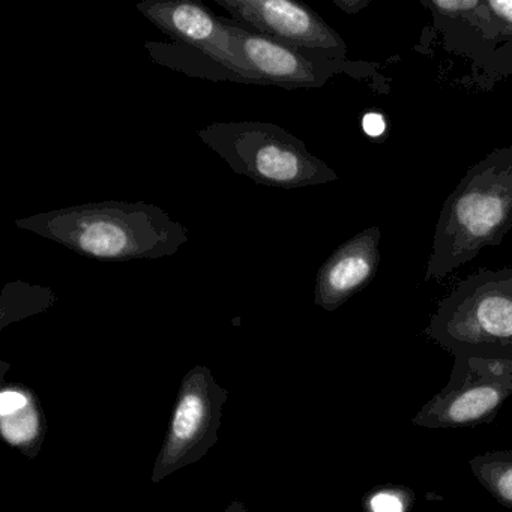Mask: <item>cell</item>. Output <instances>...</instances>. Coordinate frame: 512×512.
<instances>
[{"label":"cell","instance_id":"cell-1","mask_svg":"<svg viewBox=\"0 0 512 512\" xmlns=\"http://www.w3.org/2000/svg\"><path fill=\"white\" fill-rule=\"evenodd\" d=\"M16 226L88 259L130 262L175 256L188 230L157 205L85 203L16 220Z\"/></svg>","mask_w":512,"mask_h":512},{"label":"cell","instance_id":"cell-2","mask_svg":"<svg viewBox=\"0 0 512 512\" xmlns=\"http://www.w3.org/2000/svg\"><path fill=\"white\" fill-rule=\"evenodd\" d=\"M512 227V145L467 170L440 211L425 281L445 280Z\"/></svg>","mask_w":512,"mask_h":512},{"label":"cell","instance_id":"cell-3","mask_svg":"<svg viewBox=\"0 0 512 512\" xmlns=\"http://www.w3.org/2000/svg\"><path fill=\"white\" fill-rule=\"evenodd\" d=\"M197 136L217 152L236 175L266 187H313L338 175L289 131L271 122H215Z\"/></svg>","mask_w":512,"mask_h":512},{"label":"cell","instance_id":"cell-4","mask_svg":"<svg viewBox=\"0 0 512 512\" xmlns=\"http://www.w3.org/2000/svg\"><path fill=\"white\" fill-rule=\"evenodd\" d=\"M425 334L452 356H512V269H481L460 281Z\"/></svg>","mask_w":512,"mask_h":512},{"label":"cell","instance_id":"cell-5","mask_svg":"<svg viewBox=\"0 0 512 512\" xmlns=\"http://www.w3.org/2000/svg\"><path fill=\"white\" fill-rule=\"evenodd\" d=\"M512 395V356H454L448 383L412 422L422 428L476 427L493 421Z\"/></svg>","mask_w":512,"mask_h":512},{"label":"cell","instance_id":"cell-6","mask_svg":"<svg viewBox=\"0 0 512 512\" xmlns=\"http://www.w3.org/2000/svg\"><path fill=\"white\" fill-rule=\"evenodd\" d=\"M229 391L212 371L196 365L182 377L169 430L155 458L154 484L191 464L199 463L218 442L224 404Z\"/></svg>","mask_w":512,"mask_h":512},{"label":"cell","instance_id":"cell-7","mask_svg":"<svg viewBox=\"0 0 512 512\" xmlns=\"http://www.w3.org/2000/svg\"><path fill=\"white\" fill-rule=\"evenodd\" d=\"M251 74L262 86L278 88H322L346 67V58L322 50L302 49L248 31L235 20L223 19Z\"/></svg>","mask_w":512,"mask_h":512},{"label":"cell","instance_id":"cell-8","mask_svg":"<svg viewBox=\"0 0 512 512\" xmlns=\"http://www.w3.org/2000/svg\"><path fill=\"white\" fill-rule=\"evenodd\" d=\"M137 11L155 28L179 44L205 53L215 62L244 77L248 85H260L251 74L238 43L224 25L223 17L193 0H145Z\"/></svg>","mask_w":512,"mask_h":512},{"label":"cell","instance_id":"cell-9","mask_svg":"<svg viewBox=\"0 0 512 512\" xmlns=\"http://www.w3.org/2000/svg\"><path fill=\"white\" fill-rule=\"evenodd\" d=\"M217 4L248 31L289 46L346 58L343 38L307 5L293 0H217Z\"/></svg>","mask_w":512,"mask_h":512},{"label":"cell","instance_id":"cell-10","mask_svg":"<svg viewBox=\"0 0 512 512\" xmlns=\"http://www.w3.org/2000/svg\"><path fill=\"white\" fill-rule=\"evenodd\" d=\"M380 229L370 227L337 248L317 272L314 302L337 310L376 277L380 263Z\"/></svg>","mask_w":512,"mask_h":512},{"label":"cell","instance_id":"cell-11","mask_svg":"<svg viewBox=\"0 0 512 512\" xmlns=\"http://www.w3.org/2000/svg\"><path fill=\"white\" fill-rule=\"evenodd\" d=\"M2 436L22 454L35 458L44 440L46 422L37 395L19 385L4 386L0 392Z\"/></svg>","mask_w":512,"mask_h":512},{"label":"cell","instance_id":"cell-12","mask_svg":"<svg viewBox=\"0 0 512 512\" xmlns=\"http://www.w3.org/2000/svg\"><path fill=\"white\" fill-rule=\"evenodd\" d=\"M146 47L155 62L173 68V70L184 71L188 76L203 77V79L214 80V82L229 80V82L248 85L244 77L238 76L229 68L221 65L220 62H215L205 53L185 46V44L167 46V44L146 43Z\"/></svg>","mask_w":512,"mask_h":512},{"label":"cell","instance_id":"cell-13","mask_svg":"<svg viewBox=\"0 0 512 512\" xmlns=\"http://www.w3.org/2000/svg\"><path fill=\"white\" fill-rule=\"evenodd\" d=\"M55 302L56 295L49 287L32 286L23 281L7 284L0 298V326L7 328L10 323L43 313Z\"/></svg>","mask_w":512,"mask_h":512},{"label":"cell","instance_id":"cell-14","mask_svg":"<svg viewBox=\"0 0 512 512\" xmlns=\"http://www.w3.org/2000/svg\"><path fill=\"white\" fill-rule=\"evenodd\" d=\"M479 484L506 508H512V451H493L469 461Z\"/></svg>","mask_w":512,"mask_h":512},{"label":"cell","instance_id":"cell-15","mask_svg":"<svg viewBox=\"0 0 512 512\" xmlns=\"http://www.w3.org/2000/svg\"><path fill=\"white\" fill-rule=\"evenodd\" d=\"M413 493L406 487L388 485L379 487L365 496V512H409L413 505Z\"/></svg>","mask_w":512,"mask_h":512},{"label":"cell","instance_id":"cell-16","mask_svg":"<svg viewBox=\"0 0 512 512\" xmlns=\"http://www.w3.org/2000/svg\"><path fill=\"white\" fill-rule=\"evenodd\" d=\"M484 11L503 37H512V0H487Z\"/></svg>","mask_w":512,"mask_h":512},{"label":"cell","instance_id":"cell-17","mask_svg":"<svg viewBox=\"0 0 512 512\" xmlns=\"http://www.w3.org/2000/svg\"><path fill=\"white\" fill-rule=\"evenodd\" d=\"M424 5L431 8L434 13L455 17L475 14L484 5V0H427Z\"/></svg>","mask_w":512,"mask_h":512},{"label":"cell","instance_id":"cell-18","mask_svg":"<svg viewBox=\"0 0 512 512\" xmlns=\"http://www.w3.org/2000/svg\"><path fill=\"white\" fill-rule=\"evenodd\" d=\"M362 127H364L365 134H368V136L379 137L380 134L385 133L386 124L382 115L368 113L362 121Z\"/></svg>","mask_w":512,"mask_h":512},{"label":"cell","instance_id":"cell-19","mask_svg":"<svg viewBox=\"0 0 512 512\" xmlns=\"http://www.w3.org/2000/svg\"><path fill=\"white\" fill-rule=\"evenodd\" d=\"M334 4L344 13L356 14L364 10L370 4V0H334Z\"/></svg>","mask_w":512,"mask_h":512},{"label":"cell","instance_id":"cell-20","mask_svg":"<svg viewBox=\"0 0 512 512\" xmlns=\"http://www.w3.org/2000/svg\"><path fill=\"white\" fill-rule=\"evenodd\" d=\"M221 512H248V509L241 500H233V502Z\"/></svg>","mask_w":512,"mask_h":512}]
</instances>
